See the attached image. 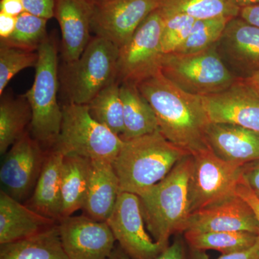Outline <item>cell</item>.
Instances as JSON below:
<instances>
[{"label":"cell","instance_id":"obj_10","mask_svg":"<svg viewBox=\"0 0 259 259\" xmlns=\"http://www.w3.org/2000/svg\"><path fill=\"white\" fill-rule=\"evenodd\" d=\"M106 223L131 259H155L165 250L148 233L137 194L120 192Z\"/></svg>","mask_w":259,"mask_h":259},{"label":"cell","instance_id":"obj_22","mask_svg":"<svg viewBox=\"0 0 259 259\" xmlns=\"http://www.w3.org/2000/svg\"><path fill=\"white\" fill-rule=\"evenodd\" d=\"M91 170V160L76 155L64 156L61 174V218L83 209Z\"/></svg>","mask_w":259,"mask_h":259},{"label":"cell","instance_id":"obj_4","mask_svg":"<svg viewBox=\"0 0 259 259\" xmlns=\"http://www.w3.org/2000/svg\"><path fill=\"white\" fill-rule=\"evenodd\" d=\"M119 48L103 37H92L77 60L64 63L59 81L67 103L88 105L97 94L117 81Z\"/></svg>","mask_w":259,"mask_h":259},{"label":"cell","instance_id":"obj_38","mask_svg":"<svg viewBox=\"0 0 259 259\" xmlns=\"http://www.w3.org/2000/svg\"><path fill=\"white\" fill-rule=\"evenodd\" d=\"M17 17L0 12V39L9 38L15 31Z\"/></svg>","mask_w":259,"mask_h":259},{"label":"cell","instance_id":"obj_34","mask_svg":"<svg viewBox=\"0 0 259 259\" xmlns=\"http://www.w3.org/2000/svg\"><path fill=\"white\" fill-rule=\"evenodd\" d=\"M187 259L212 258H209V255L205 253V251L189 248L187 250ZM215 259H259V238L258 241L248 249L236 252V253H230V254L221 255V256Z\"/></svg>","mask_w":259,"mask_h":259},{"label":"cell","instance_id":"obj_16","mask_svg":"<svg viewBox=\"0 0 259 259\" xmlns=\"http://www.w3.org/2000/svg\"><path fill=\"white\" fill-rule=\"evenodd\" d=\"M187 231L248 232L258 236L259 226L250 206L236 194L192 212L187 223Z\"/></svg>","mask_w":259,"mask_h":259},{"label":"cell","instance_id":"obj_19","mask_svg":"<svg viewBox=\"0 0 259 259\" xmlns=\"http://www.w3.org/2000/svg\"><path fill=\"white\" fill-rule=\"evenodd\" d=\"M55 224L54 220L0 192V244L28 238Z\"/></svg>","mask_w":259,"mask_h":259},{"label":"cell","instance_id":"obj_41","mask_svg":"<svg viewBox=\"0 0 259 259\" xmlns=\"http://www.w3.org/2000/svg\"><path fill=\"white\" fill-rule=\"evenodd\" d=\"M242 80L247 86L259 95V71L252 74L249 77Z\"/></svg>","mask_w":259,"mask_h":259},{"label":"cell","instance_id":"obj_1","mask_svg":"<svg viewBox=\"0 0 259 259\" xmlns=\"http://www.w3.org/2000/svg\"><path fill=\"white\" fill-rule=\"evenodd\" d=\"M137 88L152 107L160 132L168 141L192 155L209 148L206 131L210 122L202 97L186 93L161 71Z\"/></svg>","mask_w":259,"mask_h":259},{"label":"cell","instance_id":"obj_20","mask_svg":"<svg viewBox=\"0 0 259 259\" xmlns=\"http://www.w3.org/2000/svg\"><path fill=\"white\" fill-rule=\"evenodd\" d=\"M120 192V182L112 163L92 161L91 176L82 209L85 214L95 221L106 222Z\"/></svg>","mask_w":259,"mask_h":259},{"label":"cell","instance_id":"obj_21","mask_svg":"<svg viewBox=\"0 0 259 259\" xmlns=\"http://www.w3.org/2000/svg\"><path fill=\"white\" fill-rule=\"evenodd\" d=\"M64 155L52 148L46 153L40 176L27 203L32 210L54 221L61 219V174Z\"/></svg>","mask_w":259,"mask_h":259},{"label":"cell","instance_id":"obj_6","mask_svg":"<svg viewBox=\"0 0 259 259\" xmlns=\"http://www.w3.org/2000/svg\"><path fill=\"white\" fill-rule=\"evenodd\" d=\"M124 141L90 114L88 105L66 103L62 107L60 133L53 148L91 161L113 163Z\"/></svg>","mask_w":259,"mask_h":259},{"label":"cell","instance_id":"obj_8","mask_svg":"<svg viewBox=\"0 0 259 259\" xmlns=\"http://www.w3.org/2000/svg\"><path fill=\"white\" fill-rule=\"evenodd\" d=\"M192 158L189 182L191 214L236 195L243 166L224 161L209 148Z\"/></svg>","mask_w":259,"mask_h":259},{"label":"cell","instance_id":"obj_33","mask_svg":"<svg viewBox=\"0 0 259 259\" xmlns=\"http://www.w3.org/2000/svg\"><path fill=\"white\" fill-rule=\"evenodd\" d=\"M187 243L185 238H175L171 245L155 259H187ZM108 259H131L119 245H115Z\"/></svg>","mask_w":259,"mask_h":259},{"label":"cell","instance_id":"obj_32","mask_svg":"<svg viewBox=\"0 0 259 259\" xmlns=\"http://www.w3.org/2000/svg\"><path fill=\"white\" fill-rule=\"evenodd\" d=\"M38 60L37 51H29L16 48L0 46V95L7 85L20 71L35 67Z\"/></svg>","mask_w":259,"mask_h":259},{"label":"cell","instance_id":"obj_23","mask_svg":"<svg viewBox=\"0 0 259 259\" xmlns=\"http://www.w3.org/2000/svg\"><path fill=\"white\" fill-rule=\"evenodd\" d=\"M0 259H69L58 224L28 238L0 244Z\"/></svg>","mask_w":259,"mask_h":259},{"label":"cell","instance_id":"obj_39","mask_svg":"<svg viewBox=\"0 0 259 259\" xmlns=\"http://www.w3.org/2000/svg\"><path fill=\"white\" fill-rule=\"evenodd\" d=\"M0 12L18 17L25 12L22 0H1Z\"/></svg>","mask_w":259,"mask_h":259},{"label":"cell","instance_id":"obj_31","mask_svg":"<svg viewBox=\"0 0 259 259\" xmlns=\"http://www.w3.org/2000/svg\"><path fill=\"white\" fill-rule=\"evenodd\" d=\"M160 13L163 19L162 51L163 54L176 52L190 36L197 20L184 14Z\"/></svg>","mask_w":259,"mask_h":259},{"label":"cell","instance_id":"obj_17","mask_svg":"<svg viewBox=\"0 0 259 259\" xmlns=\"http://www.w3.org/2000/svg\"><path fill=\"white\" fill-rule=\"evenodd\" d=\"M94 5L88 0H56L54 18L61 31L64 63L77 60L91 40Z\"/></svg>","mask_w":259,"mask_h":259},{"label":"cell","instance_id":"obj_13","mask_svg":"<svg viewBox=\"0 0 259 259\" xmlns=\"http://www.w3.org/2000/svg\"><path fill=\"white\" fill-rule=\"evenodd\" d=\"M58 226L69 259H108L115 248L116 239L106 222L82 214L61 218Z\"/></svg>","mask_w":259,"mask_h":259},{"label":"cell","instance_id":"obj_40","mask_svg":"<svg viewBox=\"0 0 259 259\" xmlns=\"http://www.w3.org/2000/svg\"><path fill=\"white\" fill-rule=\"evenodd\" d=\"M239 17L248 23L259 28V5L241 8Z\"/></svg>","mask_w":259,"mask_h":259},{"label":"cell","instance_id":"obj_35","mask_svg":"<svg viewBox=\"0 0 259 259\" xmlns=\"http://www.w3.org/2000/svg\"><path fill=\"white\" fill-rule=\"evenodd\" d=\"M24 10L40 18L49 20L54 18L56 0H22Z\"/></svg>","mask_w":259,"mask_h":259},{"label":"cell","instance_id":"obj_3","mask_svg":"<svg viewBox=\"0 0 259 259\" xmlns=\"http://www.w3.org/2000/svg\"><path fill=\"white\" fill-rule=\"evenodd\" d=\"M190 154L168 141L160 131L124 141L112 163L120 192L139 196L163 180Z\"/></svg>","mask_w":259,"mask_h":259},{"label":"cell","instance_id":"obj_24","mask_svg":"<svg viewBox=\"0 0 259 259\" xmlns=\"http://www.w3.org/2000/svg\"><path fill=\"white\" fill-rule=\"evenodd\" d=\"M120 97L123 107L124 141L159 131L152 107L140 93L136 85L120 83Z\"/></svg>","mask_w":259,"mask_h":259},{"label":"cell","instance_id":"obj_15","mask_svg":"<svg viewBox=\"0 0 259 259\" xmlns=\"http://www.w3.org/2000/svg\"><path fill=\"white\" fill-rule=\"evenodd\" d=\"M216 49L228 69L239 79L259 71V28L241 17L228 21Z\"/></svg>","mask_w":259,"mask_h":259},{"label":"cell","instance_id":"obj_14","mask_svg":"<svg viewBox=\"0 0 259 259\" xmlns=\"http://www.w3.org/2000/svg\"><path fill=\"white\" fill-rule=\"evenodd\" d=\"M201 97L210 123L241 126L259 133V95L241 79L221 93Z\"/></svg>","mask_w":259,"mask_h":259},{"label":"cell","instance_id":"obj_9","mask_svg":"<svg viewBox=\"0 0 259 259\" xmlns=\"http://www.w3.org/2000/svg\"><path fill=\"white\" fill-rule=\"evenodd\" d=\"M162 28L163 19L156 9L145 19L129 41L119 49L117 81L120 83L137 86L161 71Z\"/></svg>","mask_w":259,"mask_h":259},{"label":"cell","instance_id":"obj_5","mask_svg":"<svg viewBox=\"0 0 259 259\" xmlns=\"http://www.w3.org/2000/svg\"><path fill=\"white\" fill-rule=\"evenodd\" d=\"M38 60L31 88L25 94L32 111L31 136L40 144L54 146L60 133L62 107L57 100L59 56L56 40L48 37L37 51Z\"/></svg>","mask_w":259,"mask_h":259},{"label":"cell","instance_id":"obj_42","mask_svg":"<svg viewBox=\"0 0 259 259\" xmlns=\"http://www.w3.org/2000/svg\"><path fill=\"white\" fill-rule=\"evenodd\" d=\"M231 2L240 9L246 8V7L259 5V0H231Z\"/></svg>","mask_w":259,"mask_h":259},{"label":"cell","instance_id":"obj_36","mask_svg":"<svg viewBox=\"0 0 259 259\" xmlns=\"http://www.w3.org/2000/svg\"><path fill=\"white\" fill-rule=\"evenodd\" d=\"M242 177L252 192L259 199V160L244 165Z\"/></svg>","mask_w":259,"mask_h":259},{"label":"cell","instance_id":"obj_25","mask_svg":"<svg viewBox=\"0 0 259 259\" xmlns=\"http://www.w3.org/2000/svg\"><path fill=\"white\" fill-rule=\"evenodd\" d=\"M32 120L30 103L25 95L2 97L0 103V153L4 155L26 132Z\"/></svg>","mask_w":259,"mask_h":259},{"label":"cell","instance_id":"obj_37","mask_svg":"<svg viewBox=\"0 0 259 259\" xmlns=\"http://www.w3.org/2000/svg\"><path fill=\"white\" fill-rule=\"evenodd\" d=\"M236 194L250 206V208L254 213L255 217L258 221L259 226V199L245 183L243 177H242V180L238 184V187H237Z\"/></svg>","mask_w":259,"mask_h":259},{"label":"cell","instance_id":"obj_12","mask_svg":"<svg viewBox=\"0 0 259 259\" xmlns=\"http://www.w3.org/2000/svg\"><path fill=\"white\" fill-rule=\"evenodd\" d=\"M159 0H110L94 5L92 32L120 49L145 19L158 8Z\"/></svg>","mask_w":259,"mask_h":259},{"label":"cell","instance_id":"obj_29","mask_svg":"<svg viewBox=\"0 0 259 259\" xmlns=\"http://www.w3.org/2000/svg\"><path fill=\"white\" fill-rule=\"evenodd\" d=\"M48 20L24 12L17 17L16 26L13 35L0 40V45L22 50L37 51L49 37L47 31Z\"/></svg>","mask_w":259,"mask_h":259},{"label":"cell","instance_id":"obj_11","mask_svg":"<svg viewBox=\"0 0 259 259\" xmlns=\"http://www.w3.org/2000/svg\"><path fill=\"white\" fill-rule=\"evenodd\" d=\"M46 153L28 131L6 153L1 168L2 191L16 200L31 196L40 176Z\"/></svg>","mask_w":259,"mask_h":259},{"label":"cell","instance_id":"obj_2","mask_svg":"<svg viewBox=\"0 0 259 259\" xmlns=\"http://www.w3.org/2000/svg\"><path fill=\"white\" fill-rule=\"evenodd\" d=\"M192 161V155H187L166 177L139 196L146 230L164 249L170 245L171 236L187 230L191 215L189 182Z\"/></svg>","mask_w":259,"mask_h":259},{"label":"cell","instance_id":"obj_7","mask_svg":"<svg viewBox=\"0 0 259 259\" xmlns=\"http://www.w3.org/2000/svg\"><path fill=\"white\" fill-rule=\"evenodd\" d=\"M161 72L186 93L199 97L221 93L241 79L228 69L216 44L192 54H163Z\"/></svg>","mask_w":259,"mask_h":259},{"label":"cell","instance_id":"obj_27","mask_svg":"<svg viewBox=\"0 0 259 259\" xmlns=\"http://www.w3.org/2000/svg\"><path fill=\"white\" fill-rule=\"evenodd\" d=\"M157 9L162 13H177L195 20L239 16L240 9L231 0H159Z\"/></svg>","mask_w":259,"mask_h":259},{"label":"cell","instance_id":"obj_26","mask_svg":"<svg viewBox=\"0 0 259 259\" xmlns=\"http://www.w3.org/2000/svg\"><path fill=\"white\" fill-rule=\"evenodd\" d=\"M184 238L190 249L217 250L227 255L248 249L258 241L259 236L248 232L187 231Z\"/></svg>","mask_w":259,"mask_h":259},{"label":"cell","instance_id":"obj_30","mask_svg":"<svg viewBox=\"0 0 259 259\" xmlns=\"http://www.w3.org/2000/svg\"><path fill=\"white\" fill-rule=\"evenodd\" d=\"M231 18L219 17L196 20L190 36L175 53L192 54L215 45Z\"/></svg>","mask_w":259,"mask_h":259},{"label":"cell","instance_id":"obj_43","mask_svg":"<svg viewBox=\"0 0 259 259\" xmlns=\"http://www.w3.org/2000/svg\"><path fill=\"white\" fill-rule=\"evenodd\" d=\"M88 1L89 3H91L92 5H97L106 3V2L110 1V0H88Z\"/></svg>","mask_w":259,"mask_h":259},{"label":"cell","instance_id":"obj_28","mask_svg":"<svg viewBox=\"0 0 259 259\" xmlns=\"http://www.w3.org/2000/svg\"><path fill=\"white\" fill-rule=\"evenodd\" d=\"M88 107L95 120L121 138L124 132L123 107L118 81L97 94L88 104Z\"/></svg>","mask_w":259,"mask_h":259},{"label":"cell","instance_id":"obj_18","mask_svg":"<svg viewBox=\"0 0 259 259\" xmlns=\"http://www.w3.org/2000/svg\"><path fill=\"white\" fill-rule=\"evenodd\" d=\"M206 141L224 161L244 166L259 160V133L230 124H209Z\"/></svg>","mask_w":259,"mask_h":259}]
</instances>
